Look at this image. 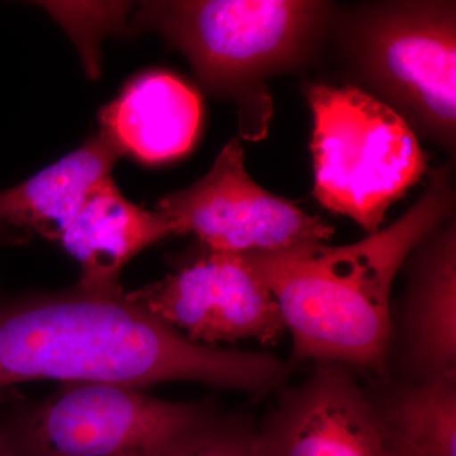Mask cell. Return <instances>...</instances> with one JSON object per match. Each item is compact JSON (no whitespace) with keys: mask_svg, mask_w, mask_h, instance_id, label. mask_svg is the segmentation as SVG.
Instances as JSON below:
<instances>
[{"mask_svg":"<svg viewBox=\"0 0 456 456\" xmlns=\"http://www.w3.org/2000/svg\"><path fill=\"white\" fill-rule=\"evenodd\" d=\"M0 456H17L2 430H0Z\"/></svg>","mask_w":456,"mask_h":456,"instance_id":"obj_17","label":"cell"},{"mask_svg":"<svg viewBox=\"0 0 456 456\" xmlns=\"http://www.w3.org/2000/svg\"><path fill=\"white\" fill-rule=\"evenodd\" d=\"M365 389L393 440L416 456H456V373L424 383L375 378Z\"/></svg>","mask_w":456,"mask_h":456,"instance_id":"obj_14","label":"cell"},{"mask_svg":"<svg viewBox=\"0 0 456 456\" xmlns=\"http://www.w3.org/2000/svg\"><path fill=\"white\" fill-rule=\"evenodd\" d=\"M406 287L392 311L391 380L424 383L456 373V220L434 228L408 255Z\"/></svg>","mask_w":456,"mask_h":456,"instance_id":"obj_10","label":"cell"},{"mask_svg":"<svg viewBox=\"0 0 456 456\" xmlns=\"http://www.w3.org/2000/svg\"><path fill=\"white\" fill-rule=\"evenodd\" d=\"M156 211L169 218L175 235L194 233L200 245L233 254L325 242L335 233L318 216L256 184L245 169L237 137L221 150L203 178L164 197Z\"/></svg>","mask_w":456,"mask_h":456,"instance_id":"obj_8","label":"cell"},{"mask_svg":"<svg viewBox=\"0 0 456 456\" xmlns=\"http://www.w3.org/2000/svg\"><path fill=\"white\" fill-rule=\"evenodd\" d=\"M452 167H435L404 215L355 244L305 241L245 254L292 334L290 368L310 360L388 378L393 284L415 246L455 215Z\"/></svg>","mask_w":456,"mask_h":456,"instance_id":"obj_2","label":"cell"},{"mask_svg":"<svg viewBox=\"0 0 456 456\" xmlns=\"http://www.w3.org/2000/svg\"><path fill=\"white\" fill-rule=\"evenodd\" d=\"M302 90L314 117L312 194L373 235L389 207L428 173L430 156L397 113L362 90L323 82Z\"/></svg>","mask_w":456,"mask_h":456,"instance_id":"obj_5","label":"cell"},{"mask_svg":"<svg viewBox=\"0 0 456 456\" xmlns=\"http://www.w3.org/2000/svg\"><path fill=\"white\" fill-rule=\"evenodd\" d=\"M287 362L266 353L191 341L126 292L79 284L57 292H0V389L16 383H112L143 389L191 380L250 393L277 391Z\"/></svg>","mask_w":456,"mask_h":456,"instance_id":"obj_1","label":"cell"},{"mask_svg":"<svg viewBox=\"0 0 456 456\" xmlns=\"http://www.w3.org/2000/svg\"><path fill=\"white\" fill-rule=\"evenodd\" d=\"M277 392L259 428L269 456H392L388 434L353 369L317 362L305 382Z\"/></svg>","mask_w":456,"mask_h":456,"instance_id":"obj_9","label":"cell"},{"mask_svg":"<svg viewBox=\"0 0 456 456\" xmlns=\"http://www.w3.org/2000/svg\"><path fill=\"white\" fill-rule=\"evenodd\" d=\"M122 150L106 131L17 187L0 191V230L20 228L59 242Z\"/></svg>","mask_w":456,"mask_h":456,"instance_id":"obj_13","label":"cell"},{"mask_svg":"<svg viewBox=\"0 0 456 456\" xmlns=\"http://www.w3.org/2000/svg\"><path fill=\"white\" fill-rule=\"evenodd\" d=\"M112 383H61L44 399L0 391V430L17 456H167L216 410Z\"/></svg>","mask_w":456,"mask_h":456,"instance_id":"obj_6","label":"cell"},{"mask_svg":"<svg viewBox=\"0 0 456 456\" xmlns=\"http://www.w3.org/2000/svg\"><path fill=\"white\" fill-rule=\"evenodd\" d=\"M389 448H391L392 456H416L413 452H411L410 450L404 448L403 445L398 443V441L393 440L391 436H389Z\"/></svg>","mask_w":456,"mask_h":456,"instance_id":"obj_16","label":"cell"},{"mask_svg":"<svg viewBox=\"0 0 456 456\" xmlns=\"http://www.w3.org/2000/svg\"><path fill=\"white\" fill-rule=\"evenodd\" d=\"M342 86L398 114L417 139L454 154L456 3L375 0L336 3L325 51Z\"/></svg>","mask_w":456,"mask_h":456,"instance_id":"obj_4","label":"cell"},{"mask_svg":"<svg viewBox=\"0 0 456 456\" xmlns=\"http://www.w3.org/2000/svg\"><path fill=\"white\" fill-rule=\"evenodd\" d=\"M8 242L7 237H5L4 233L0 232V244H5Z\"/></svg>","mask_w":456,"mask_h":456,"instance_id":"obj_18","label":"cell"},{"mask_svg":"<svg viewBox=\"0 0 456 456\" xmlns=\"http://www.w3.org/2000/svg\"><path fill=\"white\" fill-rule=\"evenodd\" d=\"M173 235L169 218L130 202L108 176L90 194L59 244L82 266L80 287L116 296L123 293V266L149 246Z\"/></svg>","mask_w":456,"mask_h":456,"instance_id":"obj_11","label":"cell"},{"mask_svg":"<svg viewBox=\"0 0 456 456\" xmlns=\"http://www.w3.org/2000/svg\"><path fill=\"white\" fill-rule=\"evenodd\" d=\"M167 456H269L259 428L244 416L216 408L194 426Z\"/></svg>","mask_w":456,"mask_h":456,"instance_id":"obj_15","label":"cell"},{"mask_svg":"<svg viewBox=\"0 0 456 456\" xmlns=\"http://www.w3.org/2000/svg\"><path fill=\"white\" fill-rule=\"evenodd\" d=\"M336 3L327 0L146 2L140 29L184 53L198 83L237 107L240 136H268L274 106L268 80L310 68L325 53Z\"/></svg>","mask_w":456,"mask_h":456,"instance_id":"obj_3","label":"cell"},{"mask_svg":"<svg viewBox=\"0 0 456 456\" xmlns=\"http://www.w3.org/2000/svg\"><path fill=\"white\" fill-rule=\"evenodd\" d=\"M202 121L196 90L179 77L151 71L134 77L101 112V130L122 150L147 164L191 151Z\"/></svg>","mask_w":456,"mask_h":456,"instance_id":"obj_12","label":"cell"},{"mask_svg":"<svg viewBox=\"0 0 456 456\" xmlns=\"http://www.w3.org/2000/svg\"><path fill=\"white\" fill-rule=\"evenodd\" d=\"M126 296L189 340L208 346L244 338L269 346L287 331L274 296L245 254L198 244L174 259L167 277Z\"/></svg>","mask_w":456,"mask_h":456,"instance_id":"obj_7","label":"cell"}]
</instances>
